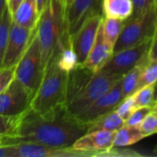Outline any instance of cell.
I'll return each mask as SVG.
<instances>
[{
    "mask_svg": "<svg viewBox=\"0 0 157 157\" xmlns=\"http://www.w3.org/2000/svg\"><path fill=\"white\" fill-rule=\"evenodd\" d=\"M87 132V126L71 116L64 106L46 113L30 107L18 116L14 130L4 135L5 144L31 143L52 147H71Z\"/></svg>",
    "mask_w": 157,
    "mask_h": 157,
    "instance_id": "obj_1",
    "label": "cell"
},
{
    "mask_svg": "<svg viewBox=\"0 0 157 157\" xmlns=\"http://www.w3.org/2000/svg\"><path fill=\"white\" fill-rule=\"evenodd\" d=\"M67 31L64 0H48L37 24V37L43 68H45L59 40Z\"/></svg>",
    "mask_w": 157,
    "mask_h": 157,
    "instance_id": "obj_2",
    "label": "cell"
},
{
    "mask_svg": "<svg viewBox=\"0 0 157 157\" xmlns=\"http://www.w3.org/2000/svg\"><path fill=\"white\" fill-rule=\"evenodd\" d=\"M67 77L68 72L61 68L55 57L52 55L44 68L42 80L30 108L40 113H46L64 106Z\"/></svg>",
    "mask_w": 157,
    "mask_h": 157,
    "instance_id": "obj_3",
    "label": "cell"
},
{
    "mask_svg": "<svg viewBox=\"0 0 157 157\" xmlns=\"http://www.w3.org/2000/svg\"><path fill=\"white\" fill-rule=\"evenodd\" d=\"M157 27V4L147 12L124 21L113 52L135 46L154 37Z\"/></svg>",
    "mask_w": 157,
    "mask_h": 157,
    "instance_id": "obj_4",
    "label": "cell"
},
{
    "mask_svg": "<svg viewBox=\"0 0 157 157\" xmlns=\"http://www.w3.org/2000/svg\"><path fill=\"white\" fill-rule=\"evenodd\" d=\"M17 157H106L137 156L132 150L114 146L109 152H83L71 147H52L43 144L20 143L16 144Z\"/></svg>",
    "mask_w": 157,
    "mask_h": 157,
    "instance_id": "obj_5",
    "label": "cell"
},
{
    "mask_svg": "<svg viewBox=\"0 0 157 157\" xmlns=\"http://www.w3.org/2000/svg\"><path fill=\"white\" fill-rule=\"evenodd\" d=\"M122 76L123 75L109 74L103 71L96 73L87 86L75 98L64 105L67 112L74 118H76L118 83Z\"/></svg>",
    "mask_w": 157,
    "mask_h": 157,
    "instance_id": "obj_6",
    "label": "cell"
},
{
    "mask_svg": "<svg viewBox=\"0 0 157 157\" xmlns=\"http://www.w3.org/2000/svg\"><path fill=\"white\" fill-rule=\"evenodd\" d=\"M44 68L41 62V54L36 27V30L27 50L15 66V78L20 81L32 92L36 93L42 80Z\"/></svg>",
    "mask_w": 157,
    "mask_h": 157,
    "instance_id": "obj_7",
    "label": "cell"
},
{
    "mask_svg": "<svg viewBox=\"0 0 157 157\" xmlns=\"http://www.w3.org/2000/svg\"><path fill=\"white\" fill-rule=\"evenodd\" d=\"M151 43L152 39L135 46L113 52L112 56L100 71L113 75H124L148 57Z\"/></svg>",
    "mask_w": 157,
    "mask_h": 157,
    "instance_id": "obj_8",
    "label": "cell"
},
{
    "mask_svg": "<svg viewBox=\"0 0 157 157\" xmlns=\"http://www.w3.org/2000/svg\"><path fill=\"white\" fill-rule=\"evenodd\" d=\"M34 95V92L14 78L0 94V115L19 116L30 107Z\"/></svg>",
    "mask_w": 157,
    "mask_h": 157,
    "instance_id": "obj_9",
    "label": "cell"
},
{
    "mask_svg": "<svg viewBox=\"0 0 157 157\" xmlns=\"http://www.w3.org/2000/svg\"><path fill=\"white\" fill-rule=\"evenodd\" d=\"M37 27V26H36ZM36 30L26 29L12 21L2 67H13L21 59Z\"/></svg>",
    "mask_w": 157,
    "mask_h": 157,
    "instance_id": "obj_10",
    "label": "cell"
},
{
    "mask_svg": "<svg viewBox=\"0 0 157 157\" xmlns=\"http://www.w3.org/2000/svg\"><path fill=\"white\" fill-rule=\"evenodd\" d=\"M123 100L121 93V79L116 83L110 89H109L104 95L97 99L92 105L79 114L75 119L84 124L115 110L121 102Z\"/></svg>",
    "mask_w": 157,
    "mask_h": 157,
    "instance_id": "obj_11",
    "label": "cell"
},
{
    "mask_svg": "<svg viewBox=\"0 0 157 157\" xmlns=\"http://www.w3.org/2000/svg\"><path fill=\"white\" fill-rule=\"evenodd\" d=\"M102 3L103 0L73 1V3L66 8L67 27L71 38L76 34L87 19L102 14Z\"/></svg>",
    "mask_w": 157,
    "mask_h": 157,
    "instance_id": "obj_12",
    "label": "cell"
},
{
    "mask_svg": "<svg viewBox=\"0 0 157 157\" xmlns=\"http://www.w3.org/2000/svg\"><path fill=\"white\" fill-rule=\"evenodd\" d=\"M103 17L102 14L90 17L84 23L76 34L72 37L73 48L76 53L79 64H83L89 54L95 43Z\"/></svg>",
    "mask_w": 157,
    "mask_h": 157,
    "instance_id": "obj_13",
    "label": "cell"
},
{
    "mask_svg": "<svg viewBox=\"0 0 157 157\" xmlns=\"http://www.w3.org/2000/svg\"><path fill=\"white\" fill-rule=\"evenodd\" d=\"M116 132L97 131L86 132L73 144V148L83 152H109L114 147Z\"/></svg>",
    "mask_w": 157,
    "mask_h": 157,
    "instance_id": "obj_14",
    "label": "cell"
},
{
    "mask_svg": "<svg viewBox=\"0 0 157 157\" xmlns=\"http://www.w3.org/2000/svg\"><path fill=\"white\" fill-rule=\"evenodd\" d=\"M112 54L113 46L105 40L100 26L95 43L83 64L92 70L94 73H98L103 68Z\"/></svg>",
    "mask_w": 157,
    "mask_h": 157,
    "instance_id": "obj_15",
    "label": "cell"
},
{
    "mask_svg": "<svg viewBox=\"0 0 157 157\" xmlns=\"http://www.w3.org/2000/svg\"><path fill=\"white\" fill-rule=\"evenodd\" d=\"M40 18L36 0H23L12 14V21L18 26L33 29Z\"/></svg>",
    "mask_w": 157,
    "mask_h": 157,
    "instance_id": "obj_16",
    "label": "cell"
},
{
    "mask_svg": "<svg viewBox=\"0 0 157 157\" xmlns=\"http://www.w3.org/2000/svg\"><path fill=\"white\" fill-rule=\"evenodd\" d=\"M102 14L104 17L125 21L133 14L132 2V0H103Z\"/></svg>",
    "mask_w": 157,
    "mask_h": 157,
    "instance_id": "obj_17",
    "label": "cell"
},
{
    "mask_svg": "<svg viewBox=\"0 0 157 157\" xmlns=\"http://www.w3.org/2000/svg\"><path fill=\"white\" fill-rule=\"evenodd\" d=\"M125 125V121L116 112L110 111L86 124L87 132L97 131H110L117 132Z\"/></svg>",
    "mask_w": 157,
    "mask_h": 157,
    "instance_id": "obj_18",
    "label": "cell"
},
{
    "mask_svg": "<svg viewBox=\"0 0 157 157\" xmlns=\"http://www.w3.org/2000/svg\"><path fill=\"white\" fill-rule=\"evenodd\" d=\"M144 136L139 130L138 126H128L124 125L120 130L116 132L114 146L116 147H125L132 144H134L141 140H143Z\"/></svg>",
    "mask_w": 157,
    "mask_h": 157,
    "instance_id": "obj_19",
    "label": "cell"
},
{
    "mask_svg": "<svg viewBox=\"0 0 157 157\" xmlns=\"http://www.w3.org/2000/svg\"><path fill=\"white\" fill-rule=\"evenodd\" d=\"M146 59H144L141 63H139L138 65L133 67L132 70H130L128 73H126L122 76V78H121V93H122L123 99L132 96L134 94V92L137 90L139 79L141 76L143 66H144V63Z\"/></svg>",
    "mask_w": 157,
    "mask_h": 157,
    "instance_id": "obj_20",
    "label": "cell"
},
{
    "mask_svg": "<svg viewBox=\"0 0 157 157\" xmlns=\"http://www.w3.org/2000/svg\"><path fill=\"white\" fill-rule=\"evenodd\" d=\"M123 24H124V21L120 20V19L103 17V20L101 23L102 33H103L105 40L110 45H112L113 48L121 34Z\"/></svg>",
    "mask_w": 157,
    "mask_h": 157,
    "instance_id": "obj_21",
    "label": "cell"
},
{
    "mask_svg": "<svg viewBox=\"0 0 157 157\" xmlns=\"http://www.w3.org/2000/svg\"><path fill=\"white\" fill-rule=\"evenodd\" d=\"M11 24L12 15L6 6V8L0 17V67L3 66V61L6 49Z\"/></svg>",
    "mask_w": 157,
    "mask_h": 157,
    "instance_id": "obj_22",
    "label": "cell"
},
{
    "mask_svg": "<svg viewBox=\"0 0 157 157\" xmlns=\"http://www.w3.org/2000/svg\"><path fill=\"white\" fill-rule=\"evenodd\" d=\"M157 82V61L150 60L147 58L143 66V70L141 73V76L138 83L137 90L152 84H155Z\"/></svg>",
    "mask_w": 157,
    "mask_h": 157,
    "instance_id": "obj_23",
    "label": "cell"
},
{
    "mask_svg": "<svg viewBox=\"0 0 157 157\" xmlns=\"http://www.w3.org/2000/svg\"><path fill=\"white\" fill-rule=\"evenodd\" d=\"M155 84L148 85L134 92L132 97L137 109L152 106L155 101Z\"/></svg>",
    "mask_w": 157,
    "mask_h": 157,
    "instance_id": "obj_24",
    "label": "cell"
},
{
    "mask_svg": "<svg viewBox=\"0 0 157 157\" xmlns=\"http://www.w3.org/2000/svg\"><path fill=\"white\" fill-rule=\"evenodd\" d=\"M139 130L145 137L152 136L157 133V114L155 112H150L143 121L138 125Z\"/></svg>",
    "mask_w": 157,
    "mask_h": 157,
    "instance_id": "obj_25",
    "label": "cell"
},
{
    "mask_svg": "<svg viewBox=\"0 0 157 157\" xmlns=\"http://www.w3.org/2000/svg\"><path fill=\"white\" fill-rule=\"evenodd\" d=\"M136 109L137 108H136V106L134 104L133 98L131 96V97L123 99L115 110L126 121Z\"/></svg>",
    "mask_w": 157,
    "mask_h": 157,
    "instance_id": "obj_26",
    "label": "cell"
},
{
    "mask_svg": "<svg viewBox=\"0 0 157 157\" xmlns=\"http://www.w3.org/2000/svg\"><path fill=\"white\" fill-rule=\"evenodd\" d=\"M151 111H152L151 106L136 109L133 111V113L129 117V119L125 121V125H128V126H138L143 121V120Z\"/></svg>",
    "mask_w": 157,
    "mask_h": 157,
    "instance_id": "obj_27",
    "label": "cell"
},
{
    "mask_svg": "<svg viewBox=\"0 0 157 157\" xmlns=\"http://www.w3.org/2000/svg\"><path fill=\"white\" fill-rule=\"evenodd\" d=\"M17 120L18 116L10 117L0 115V136L9 134L16 127Z\"/></svg>",
    "mask_w": 157,
    "mask_h": 157,
    "instance_id": "obj_28",
    "label": "cell"
},
{
    "mask_svg": "<svg viewBox=\"0 0 157 157\" xmlns=\"http://www.w3.org/2000/svg\"><path fill=\"white\" fill-rule=\"evenodd\" d=\"M15 78V66L0 67V94Z\"/></svg>",
    "mask_w": 157,
    "mask_h": 157,
    "instance_id": "obj_29",
    "label": "cell"
},
{
    "mask_svg": "<svg viewBox=\"0 0 157 157\" xmlns=\"http://www.w3.org/2000/svg\"><path fill=\"white\" fill-rule=\"evenodd\" d=\"M132 2L133 5V14L132 17H138L156 5L155 0H132Z\"/></svg>",
    "mask_w": 157,
    "mask_h": 157,
    "instance_id": "obj_30",
    "label": "cell"
},
{
    "mask_svg": "<svg viewBox=\"0 0 157 157\" xmlns=\"http://www.w3.org/2000/svg\"><path fill=\"white\" fill-rule=\"evenodd\" d=\"M0 157H17L16 144L0 145Z\"/></svg>",
    "mask_w": 157,
    "mask_h": 157,
    "instance_id": "obj_31",
    "label": "cell"
},
{
    "mask_svg": "<svg viewBox=\"0 0 157 157\" xmlns=\"http://www.w3.org/2000/svg\"><path fill=\"white\" fill-rule=\"evenodd\" d=\"M148 58L150 60H156L157 61V27L154 37L152 39V43L150 46V50L148 52Z\"/></svg>",
    "mask_w": 157,
    "mask_h": 157,
    "instance_id": "obj_32",
    "label": "cell"
},
{
    "mask_svg": "<svg viewBox=\"0 0 157 157\" xmlns=\"http://www.w3.org/2000/svg\"><path fill=\"white\" fill-rule=\"evenodd\" d=\"M23 0H6V6L7 8L9 9L11 15L16 11V9L17 8V6L22 3Z\"/></svg>",
    "mask_w": 157,
    "mask_h": 157,
    "instance_id": "obj_33",
    "label": "cell"
},
{
    "mask_svg": "<svg viewBox=\"0 0 157 157\" xmlns=\"http://www.w3.org/2000/svg\"><path fill=\"white\" fill-rule=\"evenodd\" d=\"M48 0H36V3H37V7H38V11L40 15V13L42 12L46 3H47Z\"/></svg>",
    "mask_w": 157,
    "mask_h": 157,
    "instance_id": "obj_34",
    "label": "cell"
},
{
    "mask_svg": "<svg viewBox=\"0 0 157 157\" xmlns=\"http://www.w3.org/2000/svg\"><path fill=\"white\" fill-rule=\"evenodd\" d=\"M6 8V0H0V17Z\"/></svg>",
    "mask_w": 157,
    "mask_h": 157,
    "instance_id": "obj_35",
    "label": "cell"
},
{
    "mask_svg": "<svg viewBox=\"0 0 157 157\" xmlns=\"http://www.w3.org/2000/svg\"><path fill=\"white\" fill-rule=\"evenodd\" d=\"M151 108H152V112H155V113L157 114V100L154 101V103L152 104Z\"/></svg>",
    "mask_w": 157,
    "mask_h": 157,
    "instance_id": "obj_36",
    "label": "cell"
},
{
    "mask_svg": "<svg viewBox=\"0 0 157 157\" xmlns=\"http://www.w3.org/2000/svg\"><path fill=\"white\" fill-rule=\"evenodd\" d=\"M74 0H64V3H65V6H66V8L73 3Z\"/></svg>",
    "mask_w": 157,
    "mask_h": 157,
    "instance_id": "obj_37",
    "label": "cell"
},
{
    "mask_svg": "<svg viewBox=\"0 0 157 157\" xmlns=\"http://www.w3.org/2000/svg\"><path fill=\"white\" fill-rule=\"evenodd\" d=\"M155 100H157V82L155 83Z\"/></svg>",
    "mask_w": 157,
    "mask_h": 157,
    "instance_id": "obj_38",
    "label": "cell"
},
{
    "mask_svg": "<svg viewBox=\"0 0 157 157\" xmlns=\"http://www.w3.org/2000/svg\"><path fill=\"white\" fill-rule=\"evenodd\" d=\"M5 144V141H4V135L3 136H0V145H3Z\"/></svg>",
    "mask_w": 157,
    "mask_h": 157,
    "instance_id": "obj_39",
    "label": "cell"
},
{
    "mask_svg": "<svg viewBox=\"0 0 157 157\" xmlns=\"http://www.w3.org/2000/svg\"><path fill=\"white\" fill-rule=\"evenodd\" d=\"M154 155H157V146H155V147L154 148Z\"/></svg>",
    "mask_w": 157,
    "mask_h": 157,
    "instance_id": "obj_40",
    "label": "cell"
},
{
    "mask_svg": "<svg viewBox=\"0 0 157 157\" xmlns=\"http://www.w3.org/2000/svg\"><path fill=\"white\" fill-rule=\"evenodd\" d=\"M155 3H156V4H157V0H155Z\"/></svg>",
    "mask_w": 157,
    "mask_h": 157,
    "instance_id": "obj_41",
    "label": "cell"
}]
</instances>
